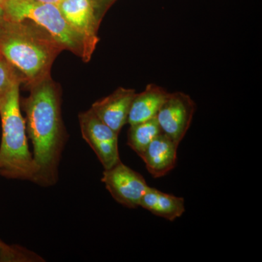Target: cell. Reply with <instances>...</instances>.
Masks as SVG:
<instances>
[{"label":"cell","instance_id":"obj_1","mask_svg":"<svg viewBox=\"0 0 262 262\" xmlns=\"http://www.w3.org/2000/svg\"><path fill=\"white\" fill-rule=\"evenodd\" d=\"M20 106L33 146L37 173L34 184L51 187L58 179V167L67 142L61 116V90L51 75L32 84Z\"/></svg>","mask_w":262,"mask_h":262},{"label":"cell","instance_id":"obj_2","mask_svg":"<svg viewBox=\"0 0 262 262\" xmlns=\"http://www.w3.org/2000/svg\"><path fill=\"white\" fill-rule=\"evenodd\" d=\"M63 50L49 33L29 20L7 19L0 30V55L26 89L51 75L53 62Z\"/></svg>","mask_w":262,"mask_h":262},{"label":"cell","instance_id":"obj_3","mask_svg":"<svg viewBox=\"0 0 262 262\" xmlns=\"http://www.w3.org/2000/svg\"><path fill=\"white\" fill-rule=\"evenodd\" d=\"M20 85L15 86L0 106V176L34 183L37 168L29 150L25 119L20 112Z\"/></svg>","mask_w":262,"mask_h":262},{"label":"cell","instance_id":"obj_4","mask_svg":"<svg viewBox=\"0 0 262 262\" xmlns=\"http://www.w3.org/2000/svg\"><path fill=\"white\" fill-rule=\"evenodd\" d=\"M8 20H29L46 30L63 48L86 62L82 38L66 21L56 4L35 0H5L1 5Z\"/></svg>","mask_w":262,"mask_h":262},{"label":"cell","instance_id":"obj_5","mask_svg":"<svg viewBox=\"0 0 262 262\" xmlns=\"http://www.w3.org/2000/svg\"><path fill=\"white\" fill-rule=\"evenodd\" d=\"M81 134L94 150L104 170L111 168L119 162V134L101 121L90 108L79 114Z\"/></svg>","mask_w":262,"mask_h":262},{"label":"cell","instance_id":"obj_6","mask_svg":"<svg viewBox=\"0 0 262 262\" xmlns=\"http://www.w3.org/2000/svg\"><path fill=\"white\" fill-rule=\"evenodd\" d=\"M101 182L114 199L129 208L139 207L149 186L140 173L119 162L103 171Z\"/></svg>","mask_w":262,"mask_h":262},{"label":"cell","instance_id":"obj_7","mask_svg":"<svg viewBox=\"0 0 262 262\" xmlns=\"http://www.w3.org/2000/svg\"><path fill=\"white\" fill-rule=\"evenodd\" d=\"M196 103L184 93H169L158 115L157 120L162 133L179 145L184 139L195 113Z\"/></svg>","mask_w":262,"mask_h":262},{"label":"cell","instance_id":"obj_8","mask_svg":"<svg viewBox=\"0 0 262 262\" xmlns=\"http://www.w3.org/2000/svg\"><path fill=\"white\" fill-rule=\"evenodd\" d=\"M56 5L66 21L82 38L86 62L90 61L99 41L100 24L96 20L93 0H61Z\"/></svg>","mask_w":262,"mask_h":262},{"label":"cell","instance_id":"obj_9","mask_svg":"<svg viewBox=\"0 0 262 262\" xmlns=\"http://www.w3.org/2000/svg\"><path fill=\"white\" fill-rule=\"evenodd\" d=\"M136 94L134 89L120 87L108 96L93 103L91 110L108 127L120 134L127 123L131 103Z\"/></svg>","mask_w":262,"mask_h":262},{"label":"cell","instance_id":"obj_10","mask_svg":"<svg viewBox=\"0 0 262 262\" xmlns=\"http://www.w3.org/2000/svg\"><path fill=\"white\" fill-rule=\"evenodd\" d=\"M179 144L161 133L151 141L141 157L155 179L165 177L176 167Z\"/></svg>","mask_w":262,"mask_h":262},{"label":"cell","instance_id":"obj_11","mask_svg":"<svg viewBox=\"0 0 262 262\" xmlns=\"http://www.w3.org/2000/svg\"><path fill=\"white\" fill-rule=\"evenodd\" d=\"M168 94L166 90L158 84H147L144 91L136 94L134 96L127 117V123L130 125H134L155 118Z\"/></svg>","mask_w":262,"mask_h":262},{"label":"cell","instance_id":"obj_12","mask_svg":"<svg viewBox=\"0 0 262 262\" xmlns=\"http://www.w3.org/2000/svg\"><path fill=\"white\" fill-rule=\"evenodd\" d=\"M139 207L158 216L173 222L184 214L185 201L183 198L149 187L141 198Z\"/></svg>","mask_w":262,"mask_h":262},{"label":"cell","instance_id":"obj_13","mask_svg":"<svg viewBox=\"0 0 262 262\" xmlns=\"http://www.w3.org/2000/svg\"><path fill=\"white\" fill-rule=\"evenodd\" d=\"M161 133L156 117L131 125L127 132V145L141 157L150 143Z\"/></svg>","mask_w":262,"mask_h":262},{"label":"cell","instance_id":"obj_14","mask_svg":"<svg viewBox=\"0 0 262 262\" xmlns=\"http://www.w3.org/2000/svg\"><path fill=\"white\" fill-rule=\"evenodd\" d=\"M21 84L13 67L0 55V106L15 86Z\"/></svg>","mask_w":262,"mask_h":262},{"label":"cell","instance_id":"obj_15","mask_svg":"<svg viewBox=\"0 0 262 262\" xmlns=\"http://www.w3.org/2000/svg\"><path fill=\"white\" fill-rule=\"evenodd\" d=\"M34 253L23 248L10 246L0 239V261H32Z\"/></svg>","mask_w":262,"mask_h":262},{"label":"cell","instance_id":"obj_16","mask_svg":"<svg viewBox=\"0 0 262 262\" xmlns=\"http://www.w3.org/2000/svg\"><path fill=\"white\" fill-rule=\"evenodd\" d=\"M117 0H93L95 14L98 23L101 24L103 17Z\"/></svg>","mask_w":262,"mask_h":262},{"label":"cell","instance_id":"obj_17","mask_svg":"<svg viewBox=\"0 0 262 262\" xmlns=\"http://www.w3.org/2000/svg\"><path fill=\"white\" fill-rule=\"evenodd\" d=\"M7 18L5 15L4 10L0 7V30L3 28L5 22H6Z\"/></svg>","mask_w":262,"mask_h":262},{"label":"cell","instance_id":"obj_18","mask_svg":"<svg viewBox=\"0 0 262 262\" xmlns=\"http://www.w3.org/2000/svg\"><path fill=\"white\" fill-rule=\"evenodd\" d=\"M35 1L42 2V3H52V4H57L61 0H35Z\"/></svg>","mask_w":262,"mask_h":262},{"label":"cell","instance_id":"obj_19","mask_svg":"<svg viewBox=\"0 0 262 262\" xmlns=\"http://www.w3.org/2000/svg\"><path fill=\"white\" fill-rule=\"evenodd\" d=\"M5 0H0V6H1V5L3 4V3H4Z\"/></svg>","mask_w":262,"mask_h":262}]
</instances>
